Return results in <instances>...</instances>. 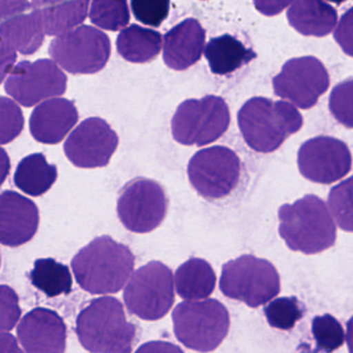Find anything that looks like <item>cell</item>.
Masks as SVG:
<instances>
[{
    "label": "cell",
    "mask_w": 353,
    "mask_h": 353,
    "mask_svg": "<svg viewBox=\"0 0 353 353\" xmlns=\"http://www.w3.org/2000/svg\"><path fill=\"white\" fill-rule=\"evenodd\" d=\"M30 279L32 284L48 297L69 294L73 287L69 268L53 258L36 260Z\"/></svg>",
    "instance_id": "4316f807"
},
{
    "label": "cell",
    "mask_w": 353,
    "mask_h": 353,
    "mask_svg": "<svg viewBox=\"0 0 353 353\" xmlns=\"http://www.w3.org/2000/svg\"><path fill=\"white\" fill-rule=\"evenodd\" d=\"M40 14L45 34L61 36L85 21L88 1H34Z\"/></svg>",
    "instance_id": "603a6c76"
},
{
    "label": "cell",
    "mask_w": 353,
    "mask_h": 353,
    "mask_svg": "<svg viewBox=\"0 0 353 353\" xmlns=\"http://www.w3.org/2000/svg\"><path fill=\"white\" fill-rule=\"evenodd\" d=\"M204 57L208 59L212 73L225 76L251 63L257 54L235 37L223 34L208 42L204 48Z\"/></svg>",
    "instance_id": "7402d4cb"
},
{
    "label": "cell",
    "mask_w": 353,
    "mask_h": 353,
    "mask_svg": "<svg viewBox=\"0 0 353 353\" xmlns=\"http://www.w3.org/2000/svg\"><path fill=\"white\" fill-rule=\"evenodd\" d=\"M57 177V166L49 164L45 154H32L22 159L18 164L14 183L18 189L28 195L39 197L53 187Z\"/></svg>",
    "instance_id": "484cf974"
},
{
    "label": "cell",
    "mask_w": 353,
    "mask_h": 353,
    "mask_svg": "<svg viewBox=\"0 0 353 353\" xmlns=\"http://www.w3.org/2000/svg\"><path fill=\"white\" fill-rule=\"evenodd\" d=\"M10 171H11V160H10L9 154L0 148V185H3L6 179L9 176Z\"/></svg>",
    "instance_id": "ab89813d"
},
{
    "label": "cell",
    "mask_w": 353,
    "mask_h": 353,
    "mask_svg": "<svg viewBox=\"0 0 353 353\" xmlns=\"http://www.w3.org/2000/svg\"><path fill=\"white\" fill-rule=\"evenodd\" d=\"M17 61V52L0 36V84L5 81Z\"/></svg>",
    "instance_id": "8d00e7d4"
},
{
    "label": "cell",
    "mask_w": 353,
    "mask_h": 353,
    "mask_svg": "<svg viewBox=\"0 0 353 353\" xmlns=\"http://www.w3.org/2000/svg\"><path fill=\"white\" fill-rule=\"evenodd\" d=\"M131 7L138 21L145 26L159 28L168 16L170 3L168 0L132 1Z\"/></svg>",
    "instance_id": "e575fe53"
},
{
    "label": "cell",
    "mask_w": 353,
    "mask_h": 353,
    "mask_svg": "<svg viewBox=\"0 0 353 353\" xmlns=\"http://www.w3.org/2000/svg\"><path fill=\"white\" fill-rule=\"evenodd\" d=\"M237 121L245 143L263 154L280 148L303 125V117L292 104L287 101L272 102L262 97L247 101L237 114Z\"/></svg>",
    "instance_id": "277c9868"
},
{
    "label": "cell",
    "mask_w": 353,
    "mask_h": 353,
    "mask_svg": "<svg viewBox=\"0 0 353 353\" xmlns=\"http://www.w3.org/2000/svg\"><path fill=\"white\" fill-rule=\"evenodd\" d=\"M168 200L160 183L152 179H134L125 185L117 200V216L128 230L152 232L167 214Z\"/></svg>",
    "instance_id": "8fae6325"
},
{
    "label": "cell",
    "mask_w": 353,
    "mask_h": 353,
    "mask_svg": "<svg viewBox=\"0 0 353 353\" xmlns=\"http://www.w3.org/2000/svg\"><path fill=\"white\" fill-rule=\"evenodd\" d=\"M220 290L229 299L258 307L280 293V276L268 260L243 255L223 266Z\"/></svg>",
    "instance_id": "8992f818"
},
{
    "label": "cell",
    "mask_w": 353,
    "mask_h": 353,
    "mask_svg": "<svg viewBox=\"0 0 353 353\" xmlns=\"http://www.w3.org/2000/svg\"><path fill=\"white\" fill-rule=\"evenodd\" d=\"M278 216L280 236L292 251L311 255L336 243V225L325 202L317 196L305 195L293 204H284Z\"/></svg>",
    "instance_id": "3957f363"
},
{
    "label": "cell",
    "mask_w": 353,
    "mask_h": 353,
    "mask_svg": "<svg viewBox=\"0 0 353 353\" xmlns=\"http://www.w3.org/2000/svg\"><path fill=\"white\" fill-rule=\"evenodd\" d=\"M76 334L90 353H132L137 327L128 321L123 303L112 296L88 301L78 314Z\"/></svg>",
    "instance_id": "7a4b0ae2"
},
{
    "label": "cell",
    "mask_w": 353,
    "mask_h": 353,
    "mask_svg": "<svg viewBox=\"0 0 353 353\" xmlns=\"http://www.w3.org/2000/svg\"><path fill=\"white\" fill-rule=\"evenodd\" d=\"M90 21L105 30L119 32L130 22V10L123 0H94L90 3Z\"/></svg>",
    "instance_id": "83f0119b"
},
{
    "label": "cell",
    "mask_w": 353,
    "mask_h": 353,
    "mask_svg": "<svg viewBox=\"0 0 353 353\" xmlns=\"http://www.w3.org/2000/svg\"><path fill=\"white\" fill-rule=\"evenodd\" d=\"M71 265L83 290L92 294H111L121 291L129 280L135 256L128 245L103 235L82 248Z\"/></svg>",
    "instance_id": "6da1fadb"
},
{
    "label": "cell",
    "mask_w": 353,
    "mask_h": 353,
    "mask_svg": "<svg viewBox=\"0 0 353 353\" xmlns=\"http://www.w3.org/2000/svg\"><path fill=\"white\" fill-rule=\"evenodd\" d=\"M264 314L272 327L289 330L303 317V307L296 297H280L264 307Z\"/></svg>",
    "instance_id": "f1b7e54d"
},
{
    "label": "cell",
    "mask_w": 353,
    "mask_h": 353,
    "mask_svg": "<svg viewBox=\"0 0 353 353\" xmlns=\"http://www.w3.org/2000/svg\"><path fill=\"white\" fill-rule=\"evenodd\" d=\"M297 164L305 179L330 185L350 172L352 159L344 142L330 136H318L301 146Z\"/></svg>",
    "instance_id": "5bb4252c"
},
{
    "label": "cell",
    "mask_w": 353,
    "mask_h": 353,
    "mask_svg": "<svg viewBox=\"0 0 353 353\" xmlns=\"http://www.w3.org/2000/svg\"><path fill=\"white\" fill-rule=\"evenodd\" d=\"M177 340L192 350L206 353L216 350L228 334V310L216 299L183 301L172 313Z\"/></svg>",
    "instance_id": "5b68a950"
},
{
    "label": "cell",
    "mask_w": 353,
    "mask_h": 353,
    "mask_svg": "<svg viewBox=\"0 0 353 353\" xmlns=\"http://www.w3.org/2000/svg\"><path fill=\"white\" fill-rule=\"evenodd\" d=\"M79 121V113L73 101L54 98L41 103L30 115L32 137L43 144H57Z\"/></svg>",
    "instance_id": "d6986e66"
},
{
    "label": "cell",
    "mask_w": 353,
    "mask_h": 353,
    "mask_svg": "<svg viewBox=\"0 0 353 353\" xmlns=\"http://www.w3.org/2000/svg\"><path fill=\"white\" fill-rule=\"evenodd\" d=\"M239 157L226 146H212L194 154L188 165V176L194 189L206 199H222L239 185Z\"/></svg>",
    "instance_id": "30bf717a"
},
{
    "label": "cell",
    "mask_w": 353,
    "mask_h": 353,
    "mask_svg": "<svg viewBox=\"0 0 353 353\" xmlns=\"http://www.w3.org/2000/svg\"><path fill=\"white\" fill-rule=\"evenodd\" d=\"M229 123L230 112L224 99L206 96L181 103L171 121V130L179 143L202 148L222 137Z\"/></svg>",
    "instance_id": "52a82bcc"
},
{
    "label": "cell",
    "mask_w": 353,
    "mask_h": 353,
    "mask_svg": "<svg viewBox=\"0 0 353 353\" xmlns=\"http://www.w3.org/2000/svg\"><path fill=\"white\" fill-rule=\"evenodd\" d=\"M0 265H1V257H0Z\"/></svg>",
    "instance_id": "60d3db41"
},
{
    "label": "cell",
    "mask_w": 353,
    "mask_h": 353,
    "mask_svg": "<svg viewBox=\"0 0 353 353\" xmlns=\"http://www.w3.org/2000/svg\"><path fill=\"white\" fill-rule=\"evenodd\" d=\"M352 179L349 177L346 181L332 188L328 196V206L334 218L343 230L352 231Z\"/></svg>",
    "instance_id": "4dcf8cb0"
},
{
    "label": "cell",
    "mask_w": 353,
    "mask_h": 353,
    "mask_svg": "<svg viewBox=\"0 0 353 353\" xmlns=\"http://www.w3.org/2000/svg\"><path fill=\"white\" fill-rule=\"evenodd\" d=\"M0 36L21 54L36 53L44 43L45 32L34 3L0 1Z\"/></svg>",
    "instance_id": "2e32d148"
},
{
    "label": "cell",
    "mask_w": 353,
    "mask_h": 353,
    "mask_svg": "<svg viewBox=\"0 0 353 353\" xmlns=\"http://www.w3.org/2000/svg\"><path fill=\"white\" fill-rule=\"evenodd\" d=\"M205 30L194 18L171 28L164 38L163 59L167 67L185 71L201 59L205 48Z\"/></svg>",
    "instance_id": "ffe728a7"
},
{
    "label": "cell",
    "mask_w": 353,
    "mask_h": 353,
    "mask_svg": "<svg viewBox=\"0 0 353 353\" xmlns=\"http://www.w3.org/2000/svg\"><path fill=\"white\" fill-rule=\"evenodd\" d=\"M216 283V272L201 258H191L175 272L177 294L185 301L206 299L214 292Z\"/></svg>",
    "instance_id": "cb8c5ba5"
},
{
    "label": "cell",
    "mask_w": 353,
    "mask_h": 353,
    "mask_svg": "<svg viewBox=\"0 0 353 353\" xmlns=\"http://www.w3.org/2000/svg\"><path fill=\"white\" fill-rule=\"evenodd\" d=\"M330 75L314 57L292 59L272 79L274 94L301 109L313 108L330 88Z\"/></svg>",
    "instance_id": "4fadbf2b"
},
{
    "label": "cell",
    "mask_w": 353,
    "mask_h": 353,
    "mask_svg": "<svg viewBox=\"0 0 353 353\" xmlns=\"http://www.w3.org/2000/svg\"><path fill=\"white\" fill-rule=\"evenodd\" d=\"M117 132L100 117L82 121L68 137L63 150L72 164L79 168L105 167L119 146Z\"/></svg>",
    "instance_id": "9a60e30c"
},
{
    "label": "cell",
    "mask_w": 353,
    "mask_h": 353,
    "mask_svg": "<svg viewBox=\"0 0 353 353\" xmlns=\"http://www.w3.org/2000/svg\"><path fill=\"white\" fill-rule=\"evenodd\" d=\"M353 9L350 8L346 13L343 15L336 32H334V39H336L341 48L349 57H352V28H353Z\"/></svg>",
    "instance_id": "d590c367"
},
{
    "label": "cell",
    "mask_w": 353,
    "mask_h": 353,
    "mask_svg": "<svg viewBox=\"0 0 353 353\" xmlns=\"http://www.w3.org/2000/svg\"><path fill=\"white\" fill-rule=\"evenodd\" d=\"M49 54L71 74H96L111 57V42L106 34L90 26H81L51 42Z\"/></svg>",
    "instance_id": "9c48e42d"
},
{
    "label": "cell",
    "mask_w": 353,
    "mask_h": 353,
    "mask_svg": "<svg viewBox=\"0 0 353 353\" xmlns=\"http://www.w3.org/2000/svg\"><path fill=\"white\" fill-rule=\"evenodd\" d=\"M67 83V76L51 59L23 61L10 72L5 90L22 106L32 107L63 96Z\"/></svg>",
    "instance_id": "7c38bea8"
},
{
    "label": "cell",
    "mask_w": 353,
    "mask_h": 353,
    "mask_svg": "<svg viewBox=\"0 0 353 353\" xmlns=\"http://www.w3.org/2000/svg\"><path fill=\"white\" fill-rule=\"evenodd\" d=\"M160 32L133 24L121 30L117 37V48L123 59L133 63L154 61L162 50Z\"/></svg>",
    "instance_id": "d4e9b609"
},
{
    "label": "cell",
    "mask_w": 353,
    "mask_h": 353,
    "mask_svg": "<svg viewBox=\"0 0 353 353\" xmlns=\"http://www.w3.org/2000/svg\"><path fill=\"white\" fill-rule=\"evenodd\" d=\"M23 128L21 108L11 99L0 97V145L14 141Z\"/></svg>",
    "instance_id": "1f68e13d"
},
{
    "label": "cell",
    "mask_w": 353,
    "mask_h": 353,
    "mask_svg": "<svg viewBox=\"0 0 353 353\" xmlns=\"http://www.w3.org/2000/svg\"><path fill=\"white\" fill-rule=\"evenodd\" d=\"M135 353H185L179 346L165 341H150L141 345Z\"/></svg>",
    "instance_id": "74e56055"
},
{
    "label": "cell",
    "mask_w": 353,
    "mask_h": 353,
    "mask_svg": "<svg viewBox=\"0 0 353 353\" xmlns=\"http://www.w3.org/2000/svg\"><path fill=\"white\" fill-rule=\"evenodd\" d=\"M287 18L289 23L303 36H327L338 21V13L332 6L316 0H297L290 3Z\"/></svg>",
    "instance_id": "44dd1931"
},
{
    "label": "cell",
    "mask_w": 353,
    "mask_h": 353,
    "mask_svg": "<svg viewBox=\"0 0 353 353\" xmlns=\"http://www.w3.org/2000/svg\"><path fill=\"white\" fill-rule=\"evenodd\" d=\"M0 353H24L12 334H0Z\"/></svg>",
    "instance_id": "f35d334b"
},
{
    "label": "cell",
    "mask_w": 353,
    "mask_h": 353,
    "mask_svg": "<svg viewBox=\"0 0 353 353\" xmlns=\"http://www.w3.org/2000/svg\"><path fill=\"white\" fill-rule=\"evenodd\" d=\"M330 110L334 119L345 127L352 128V79L341 82L330 97Z\"/></svg>",
    "instance_id": "d6a6232c"
},
{
    "label": "cell",
    "mask_w": 353,
    "mask_h": 353,
    "mask_svg": "<svg viewBox=\"0 0 353 353\" xmlns=\"http://www.w3.org/2000/svg\"><path fill=\"white\" fill-rule=\"evenodd\" d=\"M19 296L9 285H0V334L11 332L21 317Z\"/></svg>",
    "instance_id": "836d02e7"
},
{
    "label": "cell",
    "mask_w": 353,
    "mask_h": 353,
    "mask_svg": "<svg viewBox=\"0 0 353 353\" xmlns=\"http://www.w3.org/2000/svg\"><path fill=\"white\" fill-rule=\"evenodd\" d=\"M172 272L160 261H152L134 272L125 286L123 301L130 313L154 321L164 317L174 303Z\"/></svg>",
    "instance_id": "ba28073f"
},
{
    "label": "cell",
    "mask_w": 353,
    "mask_h": 353,
    "mask_svg": "<svg viewBox=\"0 0 353 353\" xmlns=\"http://www.w3.org/2000/svg\"><path fill=\"white\" fill-rule=\"evenodd\" d=\"M40 212L32 200L15 191L0 193V243L17 248L30 243L38 232Z\"/></svg>",
    "instance_id": "ac0fdd59"
},
{
    "label": "cell",
    "mask_w": 353,
    "mask_h": 353,
    "mask_svg": "<svg viewBox=\"0 0 353 353\" xmlns=\"http://www.w3.org/2000/svg\"><path fill=\"white\" fill-rule=\"evenodd\" d=\"M312 334L317 345V352H334L342 347L345 342L343 326L330 314L314 318L312 322Z\"/></svg>",
    "instance_id": "f546056e"
},
{
    "label": "cell",
    "mask_w": 353,
    "mask_h": 353,
    "mask_svg": "<svg viewBox=\"0 0 353 353\" xmlns=\"http://www.w3.org/2000/svg\"><path fill=\"white\" fill-rule=\"evenodd\" d=\"M17 334L26 353H65L67 348V325L47 307L28 312L18 324Z\"/></svg>",
    "instance_id": "e0dca14e"
}]
</instances>
